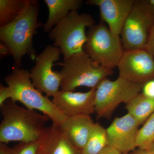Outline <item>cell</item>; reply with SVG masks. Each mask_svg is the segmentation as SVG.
I'll return each mask as SVG.
<instances>
[{
    "instance_id": "1",
    "label": "cell",
    "mask_w": 154,
    "mask_h": 154,
    "mask_svg": "<svg viewBox=\"0 0 154 154\" xmlns=\"http://www.w3.org/2000/svg\"><path fill=\"white\" fill-rule=\"evenodd\" d=\"M39 11L38 1L30 0L27 8L17 19L0 27V40L11 51L14 67L21 68L22 57L25 55L36 60L38 55L33 47V36L37 29L44 26L38 20Z\"/></svg>"
},
{
    "instance_id": "2",
    "label": "cell",
    "mask_w": 154,
    "mask_h": 154,
    "mask_svg": "<svg viewBox=\"0 0 154 154\" xmlns=\"http://www.w3.org/2000/svg\"><path fill=\"white\" fill-rule=\"evenodd\" d=\"M3 119L0 124V143L30 142L40 137L48 116L36 110L21 107L11 99L2 106Z\"/></svg>"
},
{
    "instance_id": "3",
    "label": "cell",
    "mask_w": 154,
    "mask_h": 154,
    "mask_svg": "<svg viewBox=\"0 0 154 154\" xmlns=\"http://www.w3.org/2000/svg\"><path fill=\"white\" fill-rule=\"evenodd\" d=\"M5 81L11 90V100L21 102L28 109L41 111L55 125L60 126L66 119L52 101L33 85L28 70L14 67L11 73L5 77Z\"/></svg>"
},
{
    "instance_id": "4",
    "label": "cell",
    "mask_w": 154,
    "mask_h": 154,
    "mask_svg": "<svg viewBox=\"0 0 154 154\" xmlns=\"http://www.w3.org/2000/svg\"><path fill=\"white\" fill-rule=\"evenodd\" d=\"M59 64L62 66L60 72L62 91H73L79 87L96 88L113 73V69L97 63L85 51L74 54Z\"/></svg>"
},
{
    "instance_id": "5",
    "label": "cell",
    "mask_w": 154,
    "mask_h": 154,
    "mask_svg": "<svg viewBox=\"0 0 154 154\" xmlns=\"http://www.w3.org/2000/svg\"><path fill=\"white\" fill-rule=\"evenodd\" d=\"M95 24L90 14L71 12L51 30L48 34L53 45L60 49L63 60L74 54L84 52L87 40L86 29Z\"/></svg>"
},
{
    "instance_id": "6",
    "label": "cell",
    "mask_w": 154,
    "mask_h": 154,
    "mask_svg": "<svg viewBox=\"0 0 154 154\" xmlns=\"http://www.w3.org/2000/svg\"><path fill=\"white\" fill-rule=\"evenodd\" d=\"M88 29L85 52L104 67L111 69L117 67L125 51L120 36L113 34L102 21Z\"/></svg>"
},
{
    "instance_id": "7",
    "label": "cell",
    "mask_w": 154,
    "mask_h": 154,
    "mask_svg": "<svg viewBox=\"0 0 154 154\" xmlns=\"http://www.w3.org/2000/svg\"><path fill=\"white\" fill-rule=\"evenodd\" d=\"M143 86L119 77L113 81L104 79L96 89L95 113L97 117L110 119L119 105L130 102L140 94Z\"/></svg>"
},
{
    "instance_id": "8",
    "label": "cell",
    "mask_w": 154,
    "mask_h": 154,
    "mask_svg": "<svg viewBox=\"0 0 154 154\" xmlns=\"http://www.w3.org/2000/svg\"><path fill=\"white\" fill-rule=\"evenodd\" d=\"M154 24V8L149 0H135L120 35L125 50L145 49Z\"/></svg>"
},
{
    "instance_id": "9",
    "label": "cell",
    "mask_w": 154,
    "mask_h": 154,
    "mask_svg": "<svg viewBox=\"0 0 154 154\" xmlns=\"http://www.w3.org/2000/svg\"><path fill=\"white\" fill-rule=\"evenodd\" d=\"M60 49L53 45H48L37 56L36 63L30 72L33 85L48 97H53L60 88L61 76L60 72L53 71L54 63L59 60Z\"/></svg>"
},
{
    "instance_id": "10",
    "label": "cell",
    "mask_w": 154,
    "mask_h": 154,
    "mask_svg": "<svg viewBox=\"0 0 154 154\" xmlns=\"http://www.w3.org/2000/svg\"><path fill=\"white\" fill-rule=\"evenodd\" d=\"M119 77L144 85L154 80V59L146 49L125 50L118 64Z\"/></svg>"
},
{
    "instance_id": "11",
    "label": "cell",
    "mask_w": 154,
    "mask_h": 154,
    "mask_svg": "<svg viewBox=\"0 0 154 154\" xmlns=\"http://www.w3.org/2000/svg\"><path fill=\"white\" fill-rule=\"evenodd\" d=\"M140 124L128 113L114 119L106 129L108 145L122 154H128L136 147V140Z\"/></svg>"
},
{
    "instance_id": "12",
    "label": "cell",
    "mask_w": 154,
    "mask_h": 154,
    "mask_svg": "<svg viewBox=\"0 0 154 154\" xmlns=\"http://www.w3.org/2000/svg\"><path fill=\"white\" fill-rule=\"evenodd\" d=\"M96 88L85 93L60 90L53 97V103L66 117L90 116L95 113Z\"/></svg>"
},
{
    "instance_id": "13",
    "label": "cell",
    "mask_w": 154,
    "mask_h": 154,
    "mask_svg": "<svg viewBox=\"0 0 154 154\" xmlns=\"http://www.w3.org/2000/svg\"><path fill=\"white\" fill-rule=\"evenodd\" d=\"M135 0H88L86 4L99 7L101 21L114 35L120 36Z\"/></svg>"
},
{
    "instance_id": "14",
    "label": "cell",
    "mask_w": 154,
    "mask_h": 154,
    "mask_svg": "<svg viewBox=\"0 0 154 154\" xmlns=\"http://www.w3.org/2000/svg\"><path fill=\"white\" fill-rule=\"evenodd\" d=\"M39 139L40 143L37 154H81L58 125L52 124L45 128Z\"/></svg>"
},
{
    "instance_id": "15",
    "label": "cell",
    "mask_w": 154,
    "mask_h": 154,
    "mask_svg": "<svg viewBox=\"0 0 154 154\" xmlns=\"http://www.w3.org/2000/svg\"><path fill=\"white\" fill-rule=\"evenodd\" d=\"M94 124L90 116L78 115L67 117L60 127L71 143L81 153Z\"/></svg>"
},
{
    "instance_id": "16",
    "label": "cell",
    "mask_w": 154,
    "mask_h": 154,
    "mask_svg": "<svg viewBox=\"0 0 154 154\" xmlns=\"http://www.w3.org/2000/svg\"><path fill=\"white\" fill-rule=\"evenodd\" d=\"M44 2L48 10V18L43 27L45 33H49L71 12L78 11L83 3L82 0H44Z\"/></svg>"
},
{
    "instance_id": "17",
    "label": "cell",
    "mask_w": 154,
    "mask_h": 154,
    "mask_svg": "<svg viewBox=\"0 0 154 154\" xmlns=\"http://www.w3.org/2000/svg\"><path fill=\"white\" fill-rule=\"evenodd\" d=\"M128 113L132 116L140 125L145 122L154 112V98L140 93L126 104Z\"/></svg>"
},
{
    "instance_id": "18",
    "label": "cell",
    "mask_w": 154,
    "mask_h": 154,
    "mask_svg": "<svg viewBox=\"0 0 154 154\" xmlns=\"http://www.w3.org/2000/svg\"><path fill=\"white\" fill-rule=\"evenodd\" d=\"M30 0H0V27L10 24L27 8Z\"/></svg>"
},
{
    "instance_id": "19",
    "label": "cell",
    "mask_w": 154,
    "mask_h": 154,
    "mask_svg": "<svg viewBox=\"0 0 154 154\" xmlns=\"http://www.w3.org/2000/svg\"><path fill=\"white\" fill-rule=\"evenodd\" d=\"M108 146L106 129L95 123L81 154H99Z\"/></svg>"
},
{
    "instance_id": "20",
    "label": "cell",
    "mask_w": 154,
    "mask_h": 154,
    "mask_svg": "<svg viewBox=\"0 0 154 154\" xmlns=\"http://www.w3.org/2000/svg\"><path fill=\"white\" fill-rule=\"evenodd\" d=\"M154 142V112L138 131L136 147L148 150Z\"/></svg>"
},
{
    "instance_id": "21",
    "label": "cell",
    "mask_w": 154,
    "mask_h": 154,
    "mask_svg": "<svg viewBox=\"0 0 154 154\" xmlns=\"http://www.w3.org/2000/svg\"><path fill=\"white\" fill-rule=\"evenodd\" d=\"M40 140L19 142L11 149V154H37Z\"/></svg>"
},
{
    "instance_id": "22",
    "label": "cell",
    "mask_w": 154,
    "mask_h": 154,
    "mask_svg": "<svg viewBox=\"0 0 154 154\" xmlns=\"http://www.w3.org/2000/svg\"><path fill=\"white\" fill-rule=\"evenodd\" d=\"M11 90L8 86L5 87L1 85H0V106L4 104L8 99H11Z\"/></svg>"
},
{
    "instance_id": "23",
    "label": "cell",
    "mask_w": 154,
    "mask_h": 154,
    "mask_svg": "<svg viewBox=\"0 0 154 154\" xmlns=\"http://www.w3.org/2000/svg\"><path fill=\"white\" fill-rule=\"evenodd\" d=\"M145 49L154 59V24L150 31Z\"/></svg>"
},
{
    "instance_id": "24",
    "label": "cell",
    "mask_w": 154,
    "mask_h": 154,
    "mask_svg": "<svg viewBox=\"0 0 154 154\" xmlns=\"http://www.w3.org/2000/svg\"><path fill=\"white\" fill-rule=\"evenodd\" d=\"M142 91L145 96L154 98V80L149 81L143 85Z\"/></svg>"
},
{
    "instance_id": "25",
    "label": "cell",
    "mask_w": 154,
    "mask_h": 154,
    "mask_svg": "<svg viewBox=\"0 0 154 154\" xmlns=\"http://www.w3.org/2000/svg\"><path fill=\"white\" fill-rule=\"evenodd\" d=\"M12 55L11 51L7 46L2 43L0 42V56L1 58L6 57Z\"/></svg>"
},
{
    "instance_id": "26",
    "label": "cell",
    "mask_w": 154,
    "mask_h": 154,
    "mask_svg": "<svg viewBox=\"0 0 154 154\" xmlns=\"http://www.w3.org/2000/svg\"><path fill=\"white\" fill-rule=\"evenodd\" d=\"M99 154H122L120 152L110 146H107Z\"/></svg>"
},
{
    "instance_id": "27",
    "label": "cell",
    "mask_w": 154,
    "mask_h": 154,
    "mask_svg": "<svg viewBox=\"0 0 154 154\" xmlns=\"http://www.w3.org/2000/svg\"><path fill=\"white\" fill-rule=\"evenodd\" d=\"M6 144L0 143V154H11V148Z\"/></svg>"
},
{
    "instance_id": "28",
    "label": "cell",
    "mask_w": 154,
    "mask_h": 154,
    "mask_svg": "<svg viewBox=\"0 0 154 154\" xmlns=\"http://www.w3.org/2000/svg\"><path fill=\"white\" fill-rule=\"evenodd\" d=\"M131 154H151L147 150L142 149H138L137 150L135 149Z\"/></svg>"
},
{
    "instance_id": "29",
    "label": "cell",
    "mask_w": 154,
    "mask_h": 154,
    "mask_svg": "<svg viewBox=\"0 0 154 154\" xmlns=\"http://www.w3.org/2000/svg\"><path fill=\"white\" fill-rule=\"evenodd\" d=\"M148 150L150 153L151 154H154V142Z\"/></svg>"
},
{
    "instance_id": "30",
    "label": "cell",
    "mask_w": 154,
    "mask_h": 154,
    "mask_svg": "<svg viewBox=\"0 0 154 154\" xmlns=\"http://www.w3.org/2000/svg\"><path fill=\"white\" fill-rule=\"evenodd\" d=\"M150 3L154 8V0H149Z\"/></svg>"
},
{
    "instance_id": "31",
    "label": "cell",
    "mask_w": 154,
    "mask_h": 154,
    "mask_svg": "<svg viewBox=\"0 0 154 154\" xmlns=\"http://www.w3.org/2000/svg\"></svg>"
}]
</instances>
